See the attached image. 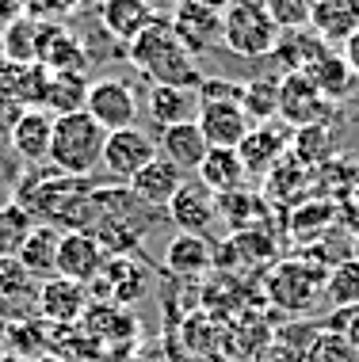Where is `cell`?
Returning <instances> with one entry per match:
<instances>
[{
    "mask_svg": "<svg viewBox=\"0 0 359 362\" xmlns=\"http://www.w3.org/2000/svg\"><path fill=\"white\" fill-rule=\"evenodd\" d=\"M126 57H130L134 69H138L145 81H153V84L188 88V92H199V84H203L199 62L180 46L169 16H161V12L130 46H126Z\"/></svg>",
    "mask_w": 359,
    "mask_h": 362,
    "instance_id": "obj_1",
    "label": "cell"
},
{
    "mask_svg": "<svg viewBox=\"0 0 359 362\" xmlns=\"http://www.w3.org/2000/svg\"><path fill=\"white\" fill-rule=\"evenodd\" d=\"M103 141H108V130H103L89 111L62 115V119H54V141H50L46 164H50L57 175L89 180L92 168L103 160Z\"/></svg>",
    "mask_w": 359,
    "mask_h": 362,
    "instance_id": "obj_2",
    "label": "cell"
},
{
    "mask_svg": "<svg viewBox=\"0 0 359 362\" xmlns=\"http://www.w3.org/2000/svg\"><path fill=\"white\" fill-rule=\"evenodd\" d=\"M333 267H317L314 256H298V259H279L268 271L264 293L279 313H306L317 305V298L325 293V279Z\"/></svg>",
    "mask_w": 359,
    "mask_h": 362,
    "instance_id": "obj_3",
    "label": "cell"
},
{
    "mask_svg": "<svg viewBox=\"0 0 359 362\" xmlns=\"http://www.w3.org/2000/svg\"><path fill=\"white\" fill-rule=\"evenodd\" d=\"M279 38H283V31L271 23V16L264 12V8H237V4L226 8L222 46L234 50L237 57H268V54H275Z\"/></svg>",
    "mask_w": 359,
    "mask_h": 362,
    "instance_id": "obj_4",
    "label": "cell"
},
{
    "mask_svg": "<svg viewBox=\"0 0 359 362\" xmlns=\"http://www.w3.org/2000/svg\"><path fill=\"white\" fill-rule=\"evenodd\" d=\"M333 115V103L314 88L306 73H283L279 76V119L290 130H306V126H325Z\"/></svg>",
    "mask_w": 359,
    "mask_h": 362,
    "instance_id": "obj_5",
    "label": "cell"
},
{
    "mask_svg": "<svg viewBox=\"0 0 359 362\" xmlns=\"http://www.w3.org/2000/svg\"><path fill=\"white\" fill-rule=\"evenodd\" d=\"M108 248L96 240V233L89 229H65L62 244H57V279H69V282H100L103 267H108Z\"/></svg>",
    "mask_w": 359,
    "mask_h": 362,
    "instance_id": "obj_6",
    "label": "cell"
},
{
    "mask_svg": "<svg viewBox=\"0 0 359 362\" xmlns=\"http://www.w3.org/2000/svg\"><path fill=\"white\" fill-rule=\"evenodd\" d=\"M169 23L176 31L180 46L188 50L191 57L215 50L222 46V23H226V12H215V8H203L195 0H176L169 12Z\"/></svg>",
    "mask_w": 359,
    "mask_h": 362,
    "instance_id": "obj_7",
    "label": "cell"
},
{
    "mask_svg": "<svg viewBox=\"0 0 359 362\" xmlns=\"http://www.w3.org/2000/svg\"><path fill=\"white\" fill-rule=\"evenodd\" d=\"M84 111H89L108 134H115V130L134 126V119H138V95H134V88L126 81H119V76H103V81L89 84Z\"/></svg>",
    "mask_w": 359,
    "mask_h": 362,
    "instance_id": "obj_8",
    "label": "cell"
},
{
    "mask_svg": "<svg viewBox=\"0 0 359 362\" xmlns=\"http://www.w3.org/2000/svg\"><path fill=\"white\" fill-rule=\"evenodd\" d=\"M195 122L210 149H237L252 130L245 107H241V95H234V100H199Z\"/></svg>",
    "mask_w": 359,
    "mask_h": 362,
    "instance_id": "obj_9",
    "label": "cell"
},
{
    "mask_svg": "<svg viewBox=\"0 0 359 362\" xmlns=\"http://www.w3.org/2000/svg\"><path fill=\"white\" fill-rule=\"evenodd\" d=\"M157 156V141L149 138V134L142 130L138 122L126 126V130H115L108 134V141H103V168H108V175H115V180H126L130 183L134 175H138L145 164Z\"/></svg>",
    "mask_w": 359,
    "mask_h": 362,
    "instance_id": "obj_10",
    "label": "cell"
},
{
    "mask_svg": "<svg viewBox=\"0 0 359 362\" xmlns=\"http://www.w3.org/2000/svg\"><path fill=\"white\" fill-rule=\"evenodd\" d=\"M92 298L81 282H69V279H50L38 286V298H35V309L46 325L54 328H76L89 313Z\"/></svg>",
    "mask_w": 359,
    "mask_h": 362,
    "instance_id": "obj_11",
    "label": "cell"
},
{
    "mask_svg": "<svg viewBox=\"0 0 359 362\" xmlns=\"http://www.w3.org/2000/svg\"><path fill=\"white\" fill-rule=\"evenodd\" d=\"M8 141H12L19 160L42 164L54 141V115L46 107H19L12 126H8Z\"/></svg>",
    "mask_w": 359,
    "mask_h": 362,
    "instance_id": "obj_12",
    "label": "cell"
},
{
    "mask_svg": "<svg viewBox=\"0 0 359 362\" xmlns=\"http://www.w3.org/2000/svg\"><path fill=\"white\" fill-rule=\"evenodd\" d=\"M164 210H169V218L180 225V233H199V237H207L210 221L218 218V199L203 187L199 180H188L176 194H172V202Z\"/></svg>",
    "mask_w": 359,
    "mask_h": 362,
    "instance_id": "obj_13",
    "label": "cell"
},
{
    "mask_svg": "<svg viewBox=\"0 0 359 362\" xmlns=\"http://www.w3.org/2000/svg\"><path fill=\"white\" fill-rule=\"evenodd\" d=\"M183 183H188V175H183L176 164H169V160H164V156L157 153L138 175H134L130 183H126V187H130V194L142 202V206H157V210H164V206L172 202V194H176Z\"/></svg>",
    "mask_w": 359,
    "mask_h": 362,
    "instance_id": "obj_14",
    "label": "cell"
},
{
    "mask_svg": "<svg viewBox=\"0 0 359 362\" xmlns=\"http://www.w3.org/2000/svg\"><path fill=\"white\" fill-rule=\"evenodd\" d=\"M153 19H157L153 0H100V27L122 46H130Z\"/></svg>",
    "mask_w": 359,
    "mask_h": 362,
    "instance_id": "obj_15",
    "label": "cell"
},
{
    "mask_svg": "<svg viewBox=\"0 0 359 362\" xmlns=\"http://www.w3.org/2000/svg\"><path fill=\"white\" fill-rule=\"evenodd\" d=\"M309 31L325 46L348 42L359 31V0H309Z\"/></svg>",
    "mask_w": 359,
    "mask_h": 362,
    "instance_id": "obj_16",
    "label": "cell"
},
{
    "mask_svg": "<svg viewBox=\"0 0 359 362\" xmlns=\"http://www.w3.org/2000/svg\"><path fill=\"white\" fill-rule=\"evenodd\" d=\"M195 180L215 194V199H222V194L245 191L249 168H245V160H241L237 149H207L203 164L195 168Z\"/></svg>",
    "mask_w": 359,
    "mask_h": 362,
    "instance_id": "obj_17",
    "label": "cell"
},
{
    "mask_svg": "<svg viewBox=\"0 0 359 362\" xmlns=\"http://www.w3.org/2000/svg\"><path fill=\"white\" fill-rule=\"evenodd\" d=\"M207 138H203L199 122H180V126H164L161 138H157V153L164 156L169 164H176V168L188 175L195 172L203 164V156H207Z\"/></svg>",
    "mask_w": 359,
    "mask_h": 362,
    "instance_id": "obj_18",
    "label": "cell"
},
{
    "mask_svg": "<svg viewBox=\"0 0 359 362\" xmlns=\"http://www.w3.org/2000/svg\"><path fill=\"white\" fill-rule=\"evenodd\" d=\"M164 267L180 279H195V275H207L215 267V244L199 233H176L164 248Z\"/></svg>",
    "mask_w": 359,
    "mask_h": 362,
    "instance_id": "obj_19",
    "label": "cell"
},
{
    "mask_svg": "<svg viewBox=\"0 0 359 362\" xmlns=\"http://www.w3.org/2000/svg\"><path fill=\"white\" fill-rule=\"evenodd\" d=\"M57 244H62L57 225H35L31 237L23 240V248H19V256H16L19 267H23L35 282L57 279Z\"/></svg>",
    "mask_w": 359,
    "mask_h": 362,
    "instance_id": "obj_20",
    "label": "cell"
},
{
    "mask_svg": "<svg viewBox=\"0 0 359 362\" xmlns=\"http://www.w3.org/2000/svg\"><path fill=\"white\" fill-rule=\"evenodd\" d=\"M145 111L149 119L161 126H180V122H195L199 115V92H188V88H169V84H153L149 100H145Z\"/></svg>",
    "mask_w": 359,
    "mask_h": 362,
    "instance_id": "obj_21",
    "label": "cell"
},
{
    "mask_svg": "<svg viewBox=\"0 0 359 362\" xmlns=\"http://www.w3.org/2000/svg\"><path fill=\"white\" fill-rule=\"evenodd\" d=\"M306 76L314 81V88L325 95L329 103H344L348 95L355 92V84H359V76L352 73V65L344 62V54H333V50H325L321 57H317L314 65L306 69Z\"/></svg>",
    "mask_w": 359,
    "mask_h": 362,
    "instance_id": "obj_22",
    "label": "cell"
},
{
    "mask_svg": "<svg viewBox=\"0 0 359 362\" xmlns=\"http://www.w3.org/2000/svg\"><path fill=\"white\" fill-rule=\"evenodd\" d=\"M290 149V134L275 130V126H252V130L245 134V141L237 145L241 160H245L249 172H268L275 168L279 160H283V153Z\"/></svg>",
    "mask_w": 359,
    "mask_h": 362,
    "instance_id": "obj_23",
    "label": "cell"
},
{
    "mask_svg": "<svg viewBox=\"0 0 359 362\" xmlns=\"http://www.w3.org/2000/svg\"><path fill=\"white\" fill-rule=\"evenodd\" d=\"M145 282H149V271H145L134 256H111L108 267H103V279L92 282V286H108L115 305H119V301L130 305V301H138L145 293Z\"/></svg>",
    "mask_w": 359,
    "mask_h": 362,
    "instance_id": "obj_24",
    "label": "cell"
},
{
    "mask_svg": "<svg viewBox=\"0 0 359 362\" xmlns=\"http://www.w3.org/2000/svg\"><path fill=\"white\" fill-rule=\"evenodd\" d=\"M84 100H89V76L84 73H46L42 107L54 115V119L84 111Z\"/></svg>",
    "mask_w": 359,
    "mask_h": 362,
    "instance_id": "obj_25",
    "label": "cell"
},
{
    "mask_svg": "<svg viewBox=\"0 0 359 362\" xmlns=\"http://www.w3.org/2000/svg\"><path fill=\"white\" fill-rule=\"evenodd\" d=\"M325 50H333V46H325L321 38L306 27V31H287V38H279V46L271 57H275L287 73H306Z\"/></svg>",
    "mask_w": 359,
    "mask_h": 362,
    "instance_id": "obj_26",
    "label": "cell"
},
{
    "mask_svg": "<svg viewBox=\"0 0 359 362\" xmlns=\"http://www.w3.org/2000/svg\"><path fill=\"white\" fill-rule=\"evenodd\" d=\"M35 38H38V19L31 16H19L4 27L0 35V54H4L8 65H35Z\"/></svg>",
    "mask_w": 359,
    "mask_h": 362,
    "instance_id": "obj_27",
    "label": "cell"
},
{
    "mask_svg": "<svg viewBox=\"0 0 359 362\" xmlns=\"http://www.w3.org/2000/svg\"><path fill=\"white\" fill-rule=\"evenodd\" d=\"M35 229V218L27 214L19 202H4L0 206V259H16L19 248H23V240L31 237Z\"/></svg>",
    "mask_w": 359,
    "mask_h": 362,
    "instance_id": "obj_28",
    "label": "cell"
},
{
    "mask_svg": "<svg viewBox=\"0 0 359 362\" xmlns=\"http://www.w3.org/2000/svg\"><path fill=\"white\" fill-rule=\"evenodd\" d=\"M241 107L252 126H264L271 115H279V81H249L241 84Z\"/></svg>",
    "mask_w": 359,
    "mask_h": 362,
    "instance_id": "obj_29",
    "label": "cell"
},
{
    "mask_svg": "<svg viewBox=\"0 0 359 362\" xmlns=\"http://www.w3.org/2000/svg\"><path fill=\"white\" fill-rule=\"evenodd\" d=\"M325 298L333 301L336 309L359 305V263H355L352 256L341 259L333 271H329V279H325Z\"/></svg>",
    "mask_w": 359,
    "mask_h": 362,
    "instance_id": "obj_30",
    "label": "cell"
},
{
    "mask_svg": "<svg viewBox=\"0 0 359 362\" xmlns=\"http://www.w3.org/2000/svg\"><path fill=\"white\" fill-rule=\"evenodd\" d=\"M302 362H359V351L348 344L341 332L321 325V332H317V336L309 339V347L302 351Z\"/></svg>",
    "mask_w": 359,
    "mask_h": 362,
    "instance_id": "obj_31",
    "label": "cell"
},
{
    "mask_svg": "<svg viewBox=\"0 0 359 362\" xmlns=\"http://www.w3.org/2000/svg\"><path fill=\"white\" fill-rule=\"evenodd\" d=\"M31 282L35 279L19 267V259H0V309H4L8 301H31V298H38V290L31 286Z\"/></svg>",
    "mask_w": 359,
    "mask_h": 362,
    "instance_id": "obj_32",
    "label": "cell"
},
{
    "mask_svg": "<svg viewBox=\"0 0 359 362\" xmlns=\"http://www.w3.org/2000/svg\"><path fill=\"white\" fill-rule=\"evenodd\" d=\"M264 12L271 16V23L279 31H306L309 27V0H268Z\"/></svg>",
    "mask_w": 359,
    "mask_h": 362,
    "instance_id": "obj_33",
    "label": "cell"
},
{
    "mask_svg": "<svg viewBox=\"0 0 359 362\" xmlns=\"http://www.w3.org/2000/svg\"><path fill=\"white\" fill-rule=\"evenodd\" d=\"M218 214L234 225V229H245V225L260 214V202L252 199L249 191H234V194H222L218 199Z\"/></svg>",
    "mask_w": 359,
    "mask_h": 362,
    "instance_id": "obj_34",
    "label": "cell"
},
{
    "mask_svg": "<svg viewBox=\"0 0 359 362\" xmlns=\"http://www.w3.org/2000/svg\"><path fill=\"white\" fill-rule=\"evenodd\" d=\"M325 328L341 332L348 344L359 351V305H352V309H336V313H333V320H329Z\"/></svg>",
    "mask_w": 359,
    "mask_h": 362,
    "instance_id": "obj_35",
    "label": "cell"
},
{
    "mask_svg": "<svg viewBox=\"0 0 359 362\" xmlns=\"http://www.w3.org/2000/svg\"><path fill=\"white\" fill-rule=\"evenodd\" d=\"M252 362H302V355H298L295 347H287L283 339L271 336L268 344H260L256 351H252Z\"/></svg>",
    "mask_w": 359,
    "mask_h": 362,
    "instance_id": "obj_36",
    "label": "cell"
},
{
    "mask_svg": "<svg viewBox=\"0 0 359 362\" xmlns=\"http://www.w3.org/2000/svg\"><path fill=\"white\" fill-rule=\"evenodd\" d=\"M344 62L352 65V73L359 76V31H355V35H352V38H348V42H344Z\"/></svg>",
    "mask_w": 359,
    "mask_h": 362,
    "instance_id": "obj_37",
    "label": "cell"
},
{
    "mask_svg": "<svg viewBox=\"0 0 359 362\" xmlns=\"http://www.w3.org/2000/svg\"><path fill=\"white\" fill-rule=\"evenodd\" d=\"M19 16H23V0H0V19H4V27Z\"/></svg>",
    "mask_w": 359,
    "mask_h": 362,
    "instance_id": "obj_38",
    "label": "cell"
},
{
    "mask_svg": "<svg viewBox=\"0 0 359 362\" xmlns=\"http://www.w3.org/2000/svg\"><path fill=\"white\" fill-rule=\"evenodd\" d=\"M195 4H203V8H215V12H226V8H229V0H195Z\"/></svg>",
    "mask_w": 359,
    "mask_h": 362,
    "instance_id": "obj_39",
    "label": "cell"
},
{
    "mask_svg": "<svg viewBox=\"0 0 359 362\" xmlns=\"http://www.w3.org/2000/svg\"><path fill=\"white\" fill-rule=\"evenodd\" d=\"M229 4H237V8H264L268 0H229Z\"/></svg>",
    "mask_w": 359,
    "mask_h": 362,
    "instance_id": "obj_40",
    "label": "cell"
},
{
    "mask_svg": "<svg viewBox=\"0 0 359 362\" xmlns=\"http://www.w3.org/2000/svg\"><path fill=\"white\" fill-rule=\"evenodd\" d=\"M0 362H31V358H23V355H12V351H8V355L0 358Z\"/></svg>",
    "mask_w": 359,
    "mask_h": 362,
    "instance_id": "obj_41",
    "label": "cell"
},
{
    "mask_svg": "<svg viewBox=\"0 0 359 362\" xmlns=\"http://www.w3.org/2000/svg\"><path fill=\"white\" fill-rule=\"evenodd\" d=\"M8 355V344H4V339H0V358H4Z\"/></svg>",
    "mask_w": 359,
    "mask_h": 362,
    "instance_id": "obj_42",
    "label": "cell"
},
{
    "mask_svg": "<svg viewBox=\"0 0 359 362\" xmlns=\"http://www.w3.org/2000/svg\"><path fill=\"white\" fill-rule=\"evenodd\" d=\"M352 259H355V263H359V244H355V248H352Z\"/></svg>",
    "mask_w": 359,
    "mask_h": 362,
    "instance_id": "obj_43",
    "label": "cell"
},
{
    "mask_svg": "<svg viewBox=\"0 0 359 362\" xmlns=\"http://www.w3.org/2000/svg\"><path fill=\"white\" fill-rule=\"evenodd\" d=\"M355 229H359V225H355Z\"/></svg>",
    "mask_w": 359,
    "mask_h": 362,
    "instance_id": "obj_44",
    "label": "cell"
}]
</instances>
